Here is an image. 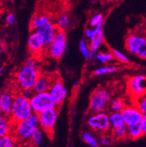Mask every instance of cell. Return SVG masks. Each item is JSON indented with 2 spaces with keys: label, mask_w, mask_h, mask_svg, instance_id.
I'll list each match as a JSON object with an SVG mask.
<instances>
[{
  "label": "cell",
  "mask_w": 146,
  "mask_h": 147,
  "mask_svg": "<svg viewBox=\"0 0 146 147\" xmlns=\"http://www.w3.org/2000/svg\"><path fill=\"white\" fill-rule=\"evenodd\" d=\"M6 22L8 25H12L15 22V16L13 13H9L6 17Z\"/></svg>",
  "instance_id": "37"
},
{
  "label": "cell",
  "mask_w": 146,
  "mask_h": 147,
  "mask_svg": "<svg viewBox=\"0 0 146 147\" xmlns=\"http://www.w3.org/2000/svg\"><path fill=\"white\" fill-rule=\"evenodd\" d=\"M30 102L34 113L36 114L48 109L58 108L48 91L34 93L30 99Z\"/></svg>",
  "instance_id": "6"
},
{
  "label": "cell",
  "mask_w": 146,
  "mask_h": 147,
  "mask_svg": "<svg viewBox=\"0 0 146 147\" xmlns=\"http://www.w3.org/2000/svg\"><path fill=\"white\" fill-rule=\"evenodd\" d=\"M79 49L83 56L86 59L90 60L93 57V52H91L89 45L87 44V41L85 40H81L79 43Z\"/></svg>",
  "instance_id": "24"
},
{
  "label": "cell",
  "mask_w": 146,
  "mask_h": 147,
  "mask_svg": "<svg viewBox=\"0 0 146 147\" xmlns=\"http://www.w3.org/2000/svg\"><path fill=\"white\" fill-rule=\"evenodd\" d=\"M34 114L32 108L30 99L25 97L21 93L15 94L11 107L10 117L13 123H17L28 118Z\"/></svg>",
  "instance_id": "2"
},
{
  "label": "cell",
  "mask_w": 146,
  "mask_h": 147,
  "mask_svg": "<svg viewBox=\"0 0 146 147\" xmlns=\"http://www.w3.org/2000/svg\"><path fill=\"white\" fill-rule=\"evenodd\" d=\"M112 143V138L107 135H102L99 140V144L104 146H107Z\"/></svg>",
  "instance_id": "35"
},
{
  "label": "cell",
  "mask_w": 146,
  "mask_h": 147,
  "mask_svg": "<svg viewBox=\"0 0 146 147\" xmlns=\"http://www.w3.org/2000/svg\"><path fill=\"white\" fill-rule=\"evenodd\" d=\"M55 25L59 30L65 31L69 26V18L67 14H61L57 17Z\"/></svg>",
  "instance_id": "25"
},
{
  "label": "cell",
  "mask_w": 146,
  "mask_h": 147,
  "mask_svg": "<svg viewBox=\"0 0 146 147\" xmlns=\"http://www.w3.org/2000/svg\"><path fill=\"white\" fill-rule=\"evenodd\" d=\"M21 93H22V95L24 96L25 97H26V98H28V99H30L32 97V96L34 95V92L33 90H22Z\"/></svg>",
  "instance_id": "36"
},
{
  "label": "cell",
  "mask_w": 146,
  "mask_h": 147,
  "mask_svg": "<svg viewBox=\"0 0 146 147\" xmlns=\"http://www.w3.org/2000/svg\"><path fill=\"white\" fill-rule=\"evenodd\" d=\"M87 123L91 129L98 133L104 134L110 129L109 114L104 111L92 114L87 118Z\"/></svg>",
  "instance_id": "9"
},
{
  "label": "cell",
  "mask_w": 146,
  "mask_h": 147,
  "mask_svg": "<svg viewBox=\"0 0 146 147\" xmlns=\"http://www.w3.org/2000/svg\"><path fill=\"white\" fill-rule=\"evenodd\" d=\"M111 100V94L104 88L96 90L89 99V109L93 113L104 111Z\"/></svg>",
  "instance_id": "5"
},
{
  "label": "cell",
  "mask_w": 146,
  "mask_h": 147,
  "mask_svg": "<svg viewBox=\"0 0 146 147\" xmlns=\"http://www.w3.org/2000/svg\"><path fill=\"white\" fill-rule=\"evenodd\" d=\"M110 129H116L118 127L125 125L124 118L122 117L121 112H112L109 115Z\"/></svg>",
  "instance_id": "20"
},
{
  "label": "cell",
  "mask_w": 146,
  "mask_h": 147,
  "mask_svg": "<svg viewBox=\"0 0 146 147\" xmlns=\"http://www.w3.org/2000/svg\"><path fill=\"white\" fill-rule=\"evenodd\" d=\"M125 47L130 53L142 59H146V35L131 34L126 38Z\"/></svg>",
  "instance_id": "4"
},
{
  "label": "cell",
  "mask_w": 146,
  "mask_h": 147,
  "mask_svg": "<svg viewBox=\"0 0 146 147\" xmlns=\"http://www.w3.org/2000/svg\"><path fill=\"white\" fill-rule=\"evenodd\" d=\"M117 69L118 67L116 66H104L95 69L93 71V74L95 76H104V75L114 73Z\"/></svg>",
  "instance_id": "27"
},
{
  "label": "cell",
  "mask_w": 146,
  "mask_h": 147,
  "mask_svg": "<svg viewBox=\"0 0 146 147\" xmlns=\"http://www.w3.org/2000/svg\"><path fill=\"white\" fill-rule=\"evenodd\" d=\"M28 51L33 57H35L42 54L45 48L43 40L40 34L36 31H32L28 40Z\"/></svg>",
  "instance_id": "13"
},
{
  "label": "cell",
  "mask_w": 146,
  "mask_h": 147,
  "mask_svg": "<svg viewBox=\"0 0 146 147\" xmlns=\"http://www.w3.org/2000/svg\"><path fill=\"white\" fill-rule=\"evenodd\" d=\"M38 66L32 67L24 64L20 67L16 74L17 84L22 90H33L37 78L40 74Z\"/></svg>",
  "instance_id": "3"
},
{
  "label": "cell",
  "mask_w": 146,
  "mask_h": 147,
  "mask_svg": "<svg viewBox=\"0 0 146 147\" xmlns=\"http://www.w3.org/2000/svg\"><path fill=\"white\" fill-rule=\"evenodd\" d=\"M55 78L56 76H51L48 73H40L36 80L34 86V93H41V92L48 91L50 86Z\"/></svg>",
  "instance_id": "15"
},
{
  "label": "cell",
  "mask_w": 146,
  "mask_h": 147,
  "mask_svg": "<svg viewBox=\"0 0 146 147\" xmlns=\"http://www.w3.org/2000/svg\"><path fill=\"white\" fill-rule=\"evenodd\" d=\"M82 139L83 141L86 142L87 144L93 147H98L99 142L96 140V138L93 134L89 132H84L82 134Z\"/></svg>",
  "instance_id": "30"
},
{
  "label": "cell",
  "mask_w": 146,
  "mask_h": 147,
  "mask_svg": "<svg viewBox=\"0 0 146 147\" xmlns=\"http://www.w3.org/2000/svg\"><path fill=\"white\" fill-rule=\"evenodd\" d=\"M2 67H0V74H1V73H2Z\"/></svg>",
  "instance_id": "41"
},
{
  "label": "cell",
  "mask_w": 146,
  "mask_h": 147,
  "mask_svg": "<svg viewBox=\"0 0 146 147\" xmlns=\"http://www.w3.org/2000/svg\"><path fill=\"white\" fill-rule=\"evenodd\" d=\"M57 31H58V28H57L55 23L51 22L49 24L39 28L36 32L40 34V36L43 40L45 48L46 49L54 40Z\"/></svg>",
  "instance_id": "14"
},
{
  "label": "cell",
  "mask_w": 146,
  "mask_h": 147,
  "mask_svg": "<svg viewBox=\"0 0 146 147\" xmlns=\"http://www.w3.org/2000/svg\"><path fill=\"white\" fill-rule=\"evenodd\" d=\"M112 53H113V56H114L115 58H116L118 61H119L122 63H128L129 62V59L127 56L124 54H123L122 52H119L117 49H113L112 50Z\"/></svg>",
  "instance_id": "33"
},
{
  "label": "cell",
  "mask_w": 146,
  "mask_h": 147,
  "mask_svg": "<svg viewBox=\"0 0 146 147\" xmlns=\"http://www.w3.org/2000/svg\"><path fill=\"white\" fill-rule=\"evenodd\" d=\"M78 85H80V80H77L76 82H75L74 83L75 87H78Z\"/></svg>",
  "instance_id": "40"
},
{
  "label": "cell",
  "mask_w": 146,
  "mask_h": 147,
  "mask_svg": "<svg viewBox=\"0 0 146 147\" xmlns=\"http://www.w3.org/2000/svg\"><path fill=\"white\" fill-rule=\"evenodd\" d=\"M128 90L134 98L139 97L146 93V76L138 75L128 79Z\"/></svg>",
  "instance_id": "10"
},
{
  "label": "cell",
  "mask_w": 146,
  "mask_h": 147,
  "mask_svg": "<svg viewBox=\"0 0 146 147\" xmlns=\"http://www.w3.org/2000/svg\"><path fill=\"white\" fill-rule=\"evenodd\" d=\"M67 41V37L65 31L58 29L51 44L46 48L48 55L54 59L62 58L66 52Z\"/></svg>",
  "instance_id": "7"
},
{
  "label": "cell",
  "mask_w": 146,
  "mask_h": 147,
  "mask_svg": "<svg viewBox=\"0 0 146 147\" xmlns=\"http://www.w3.org/2000/svg\"><path fill=\"white\" fill-rule=\"evenodd\" d=\"M18 141L12 134L0 137V147H17Z\"/></svg>",
  "instance_id": "22"
},
{
  "label": "cell",
  "mask_w": 146,
  "mask_h": 147,
  "mask_svg": "<svg viewBox=\"0 0 146 147\" xmlns=\"http://www.w3.org/2000/svg\"><path fill=\"white\" fill-rule=\"evenodd\" d=\"M38 129H40L38 116L33 114L27 119L13 123L11 134L16 138L18 143L29 144L33 134Z\"/></svg>",
  "instance_id": "1"
},
{
  "label": "cell",
  "mask_w": 146,
  "mask_h": 147,
  "mask_svg": "<svg viewBox=\"0 0 146 147\" xmlns=\"http://www.w3.org/2000/svg\"><path fill=\"white\" fill-rule=\"evenodd\" d=\"M125 106L124 100L121 99H116L110 103V108L112 112H121Z\"/></svg>",
  "instance_id": "29"
},
{
  "label": "cell",
  "mask_w": 146,
  "mask_h": 147,
  "mask_svg": "<svg viewBox=\"0 0 146 147\" xmlns=\"http://www.w3.org/2000/svg\"><path fill=\"white\" fill-rule=\"evenodd\" d=\"M93 58L99 61L100 63H105L108 61H110L113 59V56L112 52H98L93 55Z\"/></svg>",
  "instance_id": "28"
},
{
  "label": "cell",
  "mask_w": 146,
  "mask_h": 147,
  "mask_svg": "<svg viewBox=\"0 0 146 147\" xmlns=\"http://www.w3.org/2000/svg\"><path fill=\"white\" fill-rule=\"evenodd\" d=\"M43 130L40 128L33 134V136L29 142V144L34 147L39 146L43 142Z\"/></svg>",
  "instance_id": "26"
},
{
  "label": "cell",
  "mask_w": 146,
  "mask_h": 147,
  "mask_svg": "<svg viewBox=\"0 0 146 147\" xmlns=\"http://www.w3.org/2000/svg\"><path fill=\"white\" fill-rule=\"evenodd\" d=\"M58 108H59L48 109L37 114L40 128L49 136H52L54 134V130L58 117Z\"/></svg>",
  "instance_id": "8"
},
{
  "label": "cell",
  "mask_w": 146,
  "mask_h": 147,
  "mask_svg": "<svg viewBox=\"0 0 146 147\" xmlns=\"http://www.w3.org/2000/svg\"><path fill=\"white\" fill-rule=\"evenodd\" d=\"M4 50H5V44L0 42V52H2Z\"/></svg>",
  "instance_id": "39"
},
{
  "label": "cell",
  "mask_w": 146,
  "mask_h": 147,
  "mask_svg": "<svg viewBox=\"0 0 146 147\" xmlns=\"http://www.w3.org/2000/svg\"><path fill=\"white\" fill-rule=\"evenodd\" d=\"M142 127H143V134L146 135V113L143 114V122H142Z\"/></svg>",
  "instance_id": "38"
},
{
  "label": "cell",
  "mask_w": 146,
  "mask_h": 147,
  "mask_svg": "<svg viewBox=\"0 0 146 147\" xmlns=\"http://www.w3.org/2000/svg\"><path fill=\"white\" fill-rule=\"evenodd\" d=\"M97 31H98V27H95V28H87L85 30V37L87 39H88L89 40H91L93 39V37H95V35L96 34Z\"/></svg>",
  "instance_id": "34"
},
{
  "label": "cell",
  "mask_w": 146,
  "mask_h": 147,
  "mask_svg": "<svg viewBox=\"0 0 146 147\" xmlns=\"http://www.w3.org/2000/svg\"><path fill=\"white\" fill-rule=\"evenodd\" d=\"M102 26H97L98 27V31H97L96 34L95 35L93 39L89 40V47L90 48L91 52H93V54L95 55L97 53L98 49L100 48V47L102 46V44L104 42V34H103V29H102Z\"/></svg>",
  "instance_id": "19"
},
{
  "label": "cell",
  "mask_w": 146,
  "mask_h": 147,
  "mask_svg": "<svg viewBox=\"0 0 146 147\" xmlns=\"http://www.w3.org/2000/svg\"><path fill=\"white\" fill-rule=\"evenodd\" d=\"M63 1H65V2H69V1H70V0H63Z\"/></svg>",
  "instance_id": "42"
},
{
  "label": "cell",
  "mask_w": 146,
  "mask_h": 147,
  "mask_svg": "<svg viewBox=\"0 0 146 147\" xmlns=\"http://www.w3.org/2000/svg\"><path fill=\"white\" fill-rule=\"evenodd\" d=\"M13 123L10 116L0 114V137L11 134L13 129Z\"/></svg>",
  "instance_id": "18"
},
{
  "label": "cell",
  "mask_w": 146,
  "mask_h": 147,
  "mask_svg": "<svg viewBox=\"0 0 146 147\" xmlns=\"http://www.w3.org/2000/svg\"><path fill=\"white\" fill-rule=\"evenodd\" d=\"M52 22V17L47 13H37L32 17L30 27L32 31H37Z\"/></svg>",
  "instance_id": "17"
},
{
  "label": "cell",
  "mask_w": 146,
  "mask_h": 147,
  "mask_svg": "<svg viewBox=\"0 0 146 147\" xmlns=\"http://www.w3.org/2000/svg\"><path fill=\"white\" fill-rule=\"evenodd\" d=\"M48 93H50L57 106L60 108L67 97V90L63 84V81L61 78H55L50 86Z\"/></svg>",
  "instance_id": "11"
},
{
  "label": "cell",
  "mask_w": 146,
  "mask_h": 147,
  "mask_svg": "<svg viewBox=\"0 0 146 147\" xmlns=\"http://www.w3.org/2000/svg\"><path fill=\"white\" fill-rule=\"evenodd\" d=\"M13 98L14 95L9 91L0 93V112L2 114L10 116Z\"/></svg>",
  "instance_id": "16"
},
{
  "label": "cell",
  "mask_w": 146,
  "mask_h": 147,
  "mask_svg": "<svg viewBox=\"0 0 146 147\" xmlns=\"http://www.w3.org/2000/svg\"><path fill=\"white\" fill-rule=\"evenodd\" d=\"M127 129H128V138H129L130 139L136 140L144 135L142 124L127 126Z\"/></svg>",
  "instance_id": "21"
},
{
  "label": "cell",
  "mask_w": 146,
  "mask_h": 147,
  "mask_svg": "<svg viewBox=\"0 0 146 147\" xmlns=\"http://www.w3.org/2000/svg\"><path fill=\"white\" fill-rule=\"evenodd\" d=\"M122 117L124 118L126 126L139 125L142 124L143 118V113L139 111V109L134 105H126L124 109L121 111Z\"/></svg>",
  "instance_id": "12"
},
{
  "label": "cell",
  "mask_w": 146,
  "mask_h": 147,
  "mask_svg": "<svg viewBox=\"0 0 146 147\" xmlns=\"http://www.w3.org/2000/svg\"><path fill=\"white\" fill-rule=\"evenodd\" d=\"M104 21V17L102 13H97V14L94 15L92 18L90 19L89 21V24H90L91 27L95 28L98 26L103 25Z\"/></svg>",
  "instance_id": "32"
},
{
  "label": "cell",
  "mask_w": 146,
  "mask_h": 147,
  "mask_svg": "<svg viewBox=\"0 0 146 147\" xmlns=\"http://www.w3.org/2000/svg\"><path fill=\"white\" fill-rule=\"evenodd\" d=\"M111 130H112V136L114 139L122 140V139L128 138V129L126 125L111 129Z\"/></svg>",
  "instance_id": "23"
},
{
  "label": "cell",
  "mask_w": 146,
  "mask_h": 147,
  "mask_svg": "<svg viewBox=\"0 0 146 147\" xmlns=\"http://www.w3.org/2000/svg\"><path fill=\"white\" fill-rule=\"evenodd\" d=\"M142 113H146V93L143 95L135 98V104Z\"/></svg>",
  "instance_id": "31"
}]
</instances>
